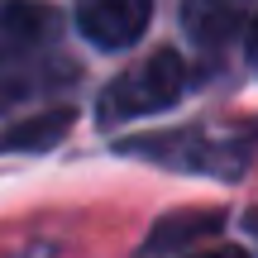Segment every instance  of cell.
<instances>
[{"mask_svg":"<svg viewBox=\"0 0 258 258\" xmlns=\"http://www.w3.org/2000/svg\"><path fill=\"white\" fill-rule=\"evenodd\" d=\"M186 91V62L172 48H158L153 57H144L139 67L120 72L96 101V124H120V120H139V115H153L177 105Z\"/></svg>","mask_w":258,"mask_h":258,"instance_id":"6da1fadb","label":"cell"},{"mask_svg":"<svg viewBox=\"0 0 258 258\" xmlns=\"http://www.w3.org/2000/svg\"><path fill=\"white\" fill-rule=\"evenodd\" d=\"M120 153L129 158H148L163 167H182V172H239L244 167V144L234 139H215L206 129H177V134H144V139H124Z\"/></svg>","mask_w":258,"mask_h":258,"instance_id":"7a4b0ae2","label":"cell"},{"mask_svg":"<svg viewBox=\"0 0 258 258\" xmlns=\"http://www.w3.org/2000/svg\"><path fill=\"white\" fill-rule=\"evenodd\" d=\"M153 0H77V29L101 53H124L144 38Z\"/></svg>","mask_w":258,"mask_h":258,"instance_id":"3957f363","label":"cell"},{"mask_svg":"<svg viewBox=\"0 0 258 258\" xmlns=\"http://www.w3.org/2000/svg\"><path fill=\"white\" fill-rule=\"evenodd\" d=\"M258 19V0H182V29L196 48H230Z\"/></svg>","mask_w":258,"mask_h":258,"instance_id":"277c9868","label":"cell"},{"mask_svg":"<svg viewBox=\"0 0 258 258\" xmlns=\"http://www.w3.org/2000/svg\"><path fill=\"white\" fill-rule=\"evenodd\" d=\"M57 15L53 5H38V0H0V67L29 57L53 38Z\"/></svg>","mask_w":258,"mask_h":258,"instance_id":"5b68a950","label":"cell"},{"mask_svg":"<svg viewBox=\"0 0 258 258\" xmlns=\"http://www.w3.org/2000/svg\"><path fill=\"white\" fill-rule=\"evenodd\" d=\"M77 129V105H48L0 129V153H48Z\"/></svg>","mask_w":258,"mask_h":258,"instance_id":"8992f818","label":"cell"},{"mask_svg":"<svg viewBox=\"0 0 258 258\" xmlns=\"http://www.w3.org/2000/svg\"><path fill=\"white\" fill-rule=\"evenodd\" d=\"M225 220H230V215L215 211V206H211V211H172V215H163V220L148 230L144 253L148 258H153V253H182V249H191V244L220 234Z\"/></svg>","mask_w":258,"mask_h":258,"instance_id":"52a82bcc","label":"cell"},{"mask_svg":"<svg viewBox=\"0 0 258 258\" xmlns=\"http://www.w3.org/2000/svg\"><path fill=\"white\" fill-rule=\"evenodd\" d=\"M186 258H253V253L239 249V244H225V249H206V253H186Z\"/></svg>","mask_w":258,"mask_h":258,"instance_id":"ba28073f","label":"cell"},{"mask_svg":"<svg viewBox=\"0 0 258 258\" xmlns=\"http://www.w3.org/2000/svg\"><path fill=\"white\" fill-rule=\"evenodd\" d=\"M244 53H249V62L258 67V19H253V29L244 34Z\"/></svg>","mask_w":258,"mask_h":258,"instance_id":"9c48e42d","label":"cell"}]
</instances>
